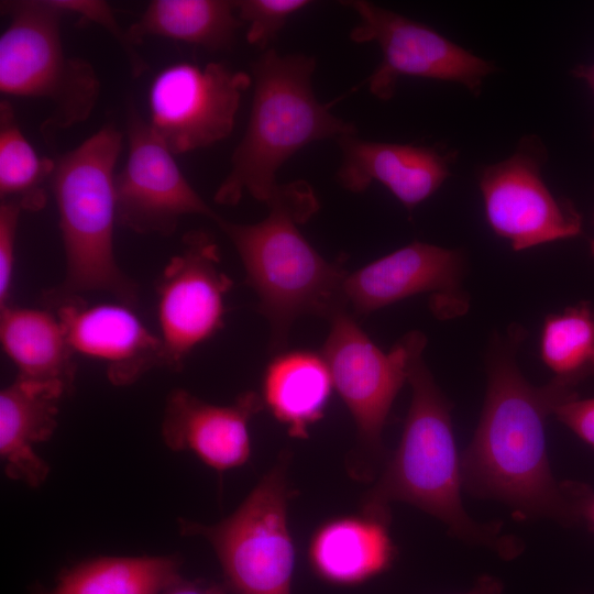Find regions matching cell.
Masks as SVG:
<instances>
[{
    "label": "cell",
    "instance_id": "cell-1",
    "mask_svg": "<svg viewBox=\"0 0 594 594\" xmlns=\"http://www.w3.org/2000/svg\"><path fill=\"white\" fill-rule=\"evenodd\" d=\"M525 337L524 328L512 324L491 341L481 417L461 457L463 487L506 504L519 519L566 522L578 517L573 484L552 475L546 424L559 405L578 396L553 377L542 386L527 381L516 358Z\"/></svg>",
    "mask_w": 594,
    "mask_h": 594
},
{
    "label": "cell",
    "instance_id": "cell-2",
    "mask_svg": "<svg viewBox=\"0 0 594 594\" xmlns=\"http://www.w3.org/2000/svg\"><path fill=\"white\" fill-rule=\"evenodd\" d=\"M407 337L409 409L399 444L365 494L362 513L391 518V503H407L442 521L458 539L513 559L522 549L519 539L503 534L499 522L474 520L463 507L461 458L454 441L451 404L422 359L427 338L420 331L408 332Z\"/></svg>",
    "mask_w": 594,
    "mask_h": 594
},
{
    "label": "cell",
    "instance_id": "cell-3",
    "mask_svg": "<svg viewBox=\"0 0 594 594\" xmlns=\"http://www.w3.org/2000/svg\"><path fill=\"white\" fill-rule=\"evenodd\" d=\"M266 206L267 216L256 223L221 217L217 224L235 248L246 283L258 297V311L270 324L272 351L282 352L300 316L329 320L345 311L342 285L349 272L341 260L322 257L299 229L320 207L307 182L278 184Z\"/></svg>",
    "mask_w": 594,
    "mask_h": 594
},
{
    "label": "cell",
    "instance_id": "cell-4",
    "mask_svg": "<svg viewBox=\"0 0 594 594\" xmlns=\"http://www.w3.org/2000/svg\"><path fill=\"white\" fill-rule=\"evenodd\" d=\"M315 69L314 57L282 55L272 47L253 62L248 127L215 193L217 204L234 206L248 194L266 205L278 186L276 173L296 152L316 141L356 133L353 124L317 99Z\"/></svg>",
    "mask_w": 594,
    "mask_h": 594
},
{
    "label": "cell",
    "instance_id": "cell-5",
    "mask_svg": "<svg viewBox=\"0 0 594 594\" xmlns=\"http://www.w3.org/2000/svg\"><path fill=\"white\" fill-rule=\"evenodd\" d=\"M123 134L111 123L55 160V198L66 273L61 294L103 290L132 305L136 287L114 257L116 165Z\"/></svg>",
    "mask_w": 594,
    "mask_h": 594
},
{
    "label": "cell",
    "instance_id": "cell-6",
    "mask_svg": "<svg viewBox=\"0 0 594 594\" xmlns=\"http://www.w3.org/2000/svg\"><path fill=\"white\" fill-rule=\"evenodd\" d=\"M1 10L9 24L0 36V91L52 105L41 125L48 142L59 130L89 118L100 80L88 61L66 55L61 37L66 13L53 0L2 1Z\"/></svg>",
    "mask_w": 594,
    "mask_h": 594
},
{
    "label": "cell",
    "instance_id": "cell-7",
    "mask_svg": "<svg viewBox=\"0 0 594 594\" xmlns=\"http://www.w3.org/2000/svg\"><path fill=\"white\" fill-rule=\"evenodd\" d=\"M285 451L241 505L216 525L179 519L183 535L200 536L213 548L224 587L233 594H292L295 548L288 526Z\"/></svg>",
    "mask_w": 594,
    "mask_h": 594
},
{
    "label": "cell",
    "instance_id": "cell-8",
    "mask_svg": "<svg viewBox=\"0 0 594 594\" xmlns=\"http://www.w3.org/2000/svg\"><path fill=\"white\" fill-rule=\"evenodd\" d=\"M359 22L350 32L355 43L374 42L382 59L367 78L370 92L387 101L402 77H419L460 84L479 96L493 62L476 56L430 26L369 1L341 2Z\"/></svg>",
    "mask_w": 594,
    "mask_h": 594
},
{
    "label": "cell",
    "instance_id": "cell-9",
    "mask_svg": "<svg viewBox=\"0 0 594 594\" xmlns=\"http://www.w3.org/2000/svg\"><path fill=\"white\" fill-rule=\"evenodd\" d=\"M250 74L211 62L170 64L148 88V124L174 154L211 146L227 139L235 124Z\"/></svg>",
    "mask_w": 594,
    "mask_h": 594
},
{
    "label": "cell",
    "instance_id": "cell-10",
    "mask_svg": "<svg viewBox=\"0 0 594 594\" xmlns=\"http://www.w3.org/2000/svg\"><path fill=\"white\" fill-rule=\"evenodd\" d=\"M219 252L207 232H187L182 252L161 273L156 315L162 366L179 371L190 352L223 327L224 299L233 283L220 268Z\"/></svg>",
    "mask_w": 594,
    "mask_h": 594
},
{
    "label": "cell",
    "instance_id": "cell-11",
    "mask_svg": "<svg viewBox=\"0 0 594 594\" xmlns=\"http://www.w3.org/2000/svg\"><path fill=\"white\" fill-rule=\"evenodd\" d=\"M546 146L538 136L520 140L502 162L485 166L479 176L486 220L494 233L522 251L570 239L582 232V217L556 197L542 178Z\"/></svg>",
    "mask_w": 594,
    "mask_h": 594
},
{
    "label": "cell",
    "instance_id": "cell-12",
    "mask_svg": "<svg viewBox=\"0 0 594 594\" xmlns=\"http://www.w3.org/2000/svg\"><path fill=\"white\" fill-rule=\"evenodd\" d=\"M128 157L116 174L117 217L140 234L170 235L179 220L199 215L221 218L189 184L174 154L130 102L127 110Z\"/></svg>",
    "mask_w": 594,
    "mask_h": 594
},
{
    "label": "cell",
    "instance_id": "cell-13",
    "mask_svg": "<svg viewBox=\"0 0 594 594\" xmlns=\"http://www.w3.org/2000/svg\"><path fill=\"white\" fill-rule=\"evenodd\" d=\"M321 354L333 387L349 409L361 447L382 451V432L394 400L407 382L409 340L405 334L388 352L378 348L355 318L340 311L329 319Z\"/></svg>",
    "mask_w": 594,
    "mask_h": 594
},
{
    "label": "cell",
    "instance_id": "cell-14",
    "mask_svg": "<svg viewBox=\"0 0 594 594\" xmlns=\"http://www.w3.org/2000/svg\"><path fill=\"white\" fill-rule=\"evenodd\" d=\"M464 253L426 242H411L348 273L342 285L348 314L369 315L408 297L431 293L440 318L462 314L468 306L462 290Z\"/></svg>",
    "mask_w": 594,
    "mask_h": 594
},
{
    "label": "cell",
    "instance_id": "cell-15",
    "mask_svg": "<svg viewBox=\"0 0 594 594\" xmlns=\"http://www.w3.org/2000/svg\"><path fill=\"white\" fill-rule=\"evenodd\" d=\"M75 354L106 365L109 381L130 385L154 366H162V344L124 302L88 304L79 295L50 294Z\"/></svg>",
    "mask_w": 594,
    "mask_h": 594
},
{
    "label": "cell",
    "instance_id": "cell-16",
    "mask_svg": "<svg viewBox=\"0 0 594 594\" xmlns=\"http://www.w3.org/2000/svg\"><path fill=\"white\" fill-rule=\"evenodd\" d=\"M263 406L255 392L241 394L230 405H215L178 388L167 398L162 438L170 450L190 451L217 471L235 469L250 459L249 422Z\"/></svg>",
    "mask_w": 594,
    "mask_h": 594
},
{
    "label": "cell",
    "instance_id": "cell-17",
    "mask_svg": "<svg viewBox=\"0 0 594 594\" xmlns=\"http://www.w3.org/2000/svg\"><path fill=\"white\" fill-rule=\"evenodd\" d=\"M341 163L339 184L362 193L373 183L386 187L408 210L432 196L450 175L454 154L436 147L362 140L355 134L337 140Z\"/></svg>",
    "mask_w": 594,
    "mask_h": 594
},
{
    "label": "cell",
    "instance_id": "cell-18",
    "mask_svg": "<svg viewBox=\"0 0 594 594\" xmlns=\"http://www.w3.org/2000/svg\"><path fill=\"white\" fill-rule=\"evenodd\" d=\"M69 391L61 383L18 377L0 393V455L6 474L37 487L48 464L34 447L51 438L57 427L59 402Z\"/></svg>",
    "mask_w": 594,
    "mask_h": 594
},
{
    "label": "cell",
    "instance_id": "cell-19",
    "mask_svg": "<svg viewBox=\"0 0 594 594\" xmlns=\"http://www.w3.org/2000/svg\"><path fill=\"white\" fill-rule=\"evenodd\" d=\"M388 522V518L367 513L326 521L309 543L314 572L337 585L360 584L384 572L395 553Z\"/></svg>",
    "mask_w": 594,
    "mask_h": 594
},
{
    "label": "cell",
    "instance_id": "cell-20",
    "mask_svg": "<svg viewBox=\"0 0 594 594\" xmlns=\"http://www.w3.org/2000/svg\"><path fill=\"white\" fill-rule=\"evenodd\" d=\"M333 381L321 353L308 350L282 351L267 364L261 398L290 437L308 438L330 400Z\"/></svg>",
    "mask_w": 594,
    "mask_h": 594
},
{
    "label": "cell",
    "instance_id": "cell-21",
    "mask_svg": "<svg viewBox=\"0 0 594 594\" xmlns=\"http://www.w3.org/2000/svg\"><path fill=\"white\" fill-rule=\"evenodd\" d=\"M0 342L18 377L61 383L73 388L76 365L63 326L52 309H0Z\"/></svg>",
    "mask_w": 594,
    "mask_h": 594
},
{
    "label": "cell",
    "instance_id": "cell-22",
    "mask_svg": "<svg viewBox=\"0 0 594 594\" xmlns=\"http://www.w3.org/2000/svg\"><path fill=\"white\" fill-rule=\"evenodd\" d=\"M242 25L234 1L153 0L127 31L136 46L146 36H160L223 51L233 46Z\"/></svg>",
    "mask_w": 594,
    "mask_h": 594
},
{
    "label": "cell",
    "instance_id": "cell-23",
    "mask_svg": "<svg viewBox=\"0 0 594 594\" xmlns=\"http://www.w3.org/2000/svg\"><path fill=\"white\" fill-rule=\"evenodd\" d=\"M178 556L99 557L59 573L36 594H161L178 576Z\"/></svg>",
    "mask_w": 594,
    "mask_h": 594
},
{
    "label": "cell",
    "instance_id": "cell-24",
    "mask_svg": "<svg viewBox=\"0 0 594 594\" xmlns=\"http://www.w3.org/2000/svg\"><path fill=\"white\" fill-rule=\"evenodd\" d=\"M55 160L40 156L23 134L10 102H0V198L23 210L45 206L44 185L51 182Z\"/></svg>",
    "mask_w": 594,
    "mask_h": 594
},
{
    "label": "cell",
    "instance_id": "cell-25",
    "mask_svg": "<svg viewBox=\"0 0 594 594\" xmlns=\"http://www.w3.org/2000/svg\"><path fill=\"white\" fill-rule=\"evenodd\" d=\"M540 355L553 378L572 387L594 375V302L582 301L547 316Z\"/></svg>",
    "mask_w": 594,
    "mask_h": 594
},
{
    "label": "cell",
    "instance_id": "cell-26",
    "mask_svg": "<svg viewBox=\"0 0 594 594\" xmlns=\"http://www.w3.org/2000/svg\"><path fill=\"white\" fill-rule=\"evenodd\" d=\"M237 14L246 25V41L266 51L280 30L297 12L308 7V0H239Z\"/></svg>",
    "mask_w": 594,
    "mask_h": 594
},
{
    "label": "cell",
    "instance_id": "cell-27",
    "mask_svg": "<svg viewBox=\"0 0 594 594\" xmlns=\"http://www.w3.org/2000/svg\"><path fill=\"white\" fill-rule=\"evenodd\" d=\"M66 14H76L84 21H91L106 31L118 42L124 52L130 70L134 77L141 76L148 66L139 54L136 45L132 43L128 31L122 29L117 21L110 6L102 0H53Z\"/></svg>",
    "mask_w": 594,
    "mask_h": 594
},
{
    "label": "cell",
    "instance_id": "cell-28",
    "mask_svg": "<svg viewBox=\"0 0 594 594\" xmlns=\"http://www.w3.org/2000/svg\"><path fill=\"white\" fill-rule=\"evenodd\" d=\"M22 207L14 200L0 204V309L8 306L15 262V239Z\"/></svg>",
    "mask_w": 594,
    "mask_h": 594
},
{
    "label": "cell",
    "instance_id": "cell-29",
    "mask_svg": "<svg viewBox=\"0 0 594 594\" xmlns=\"http://www.w3.org/2000/svg\"><path fill=\"white\" fill-rule=\"evenodd\" d=\"M553 415L580 439L594 448V397L570 399L559 405Z\"/></svg>",
    "mask_w": 594,
    "mask_h": 594
},
{
    "label": "cell",
    "instance_id": "cell-30",
    "mask_svg": "<svg viewBox=\"0 0 594 594\" xmlns=\"http://www.w3.org/2000/svg\"><path fill=\"white\" fill-rule=\"evenodd\" d=\"M226 587L202 580L178 576L161 594H226Z\"/></svg>",
    "mask_w": 594,
    "mask_h": 594
},
{
    "label": "cell",
    "instance_id": "cell-31",
    "mask_svg": "<svg viewBox=\"0 0 594 594\" xmlns=\"http://www.w3.org/2000/svg\"><path fill=\"white\" fill-rule=\"evenodd\" d=\"M574 497L578 516L583 517L594 531V494L575 486Z\"/></svg>",
    "mask_w": 594,
    "mask_h": 594
},
{
    "label": "cell",
    "instance_id": "cell-32",
    "mask_svg": "<svg viewBox=\"0 0 594 594\" xmlns=\"http://www.w3.org/2000/svg\"><path fill=\"white\" fill-rule=\"evenodd\" d=\"M462 594H503V586L499 580L490 575H483L470 591Z\"/></svg>",
    "mask_w": 594,
    "mask_h": 594
},
{
    "label": "cell",
    "instance_id": "cell-33",
    "mask_svg": "<svg viewBox=\"0 0 594 594\" xmlns=\"http://www.w3.org/2000/svg\"><path fill=\"white\" fill-rule=\"evenodd\" d=\"M572 73L573 76L584 80L594 94V64L578 65L575 68H573Z\"/></svg>",
    "mask_w": 594,
    "mask_h": 594
},
{
    "label": "cell",
    "instance_id": "cell-34",
    "mask_svg": "<svg viewBox=\"0 0 594 594\" xmlns=\"http://www.w3.org/2000/svg\"><path fill=\"white\" fill-rule=\"evenodd\" d=\"M590 250H591L592 255L594 256V239L591 241Z\"/></svg>",
    "mask_w": 594,
    "mask_h": 594
}]
</instances>
